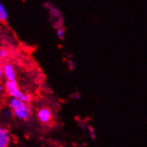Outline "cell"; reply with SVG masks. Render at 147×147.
Instances as JSON below:
<instances>
[{"mask_svg":"<svg viewBox=\"0 0 147 147\" xmlns=\"http://www.w3.org/2000/svg\"><path fill=\"white\" fill-rule=\"evenodd\" d=\"M56 34H57V37L59 38H64L65 37V30L63 25H57L56 26Z\"/></svg>","mask_w":147,"mask_h":147,"instance_id":"7","label":"cell"},{"mask_svg":"<svg viewBox=\"0 0 147 147\" xmlns=\"http://www.w3.org/2000/svg\"><path fill=\"white\" fill-rule=\"evenodd\" d=\"M88 132H89V135L91 136V138H96V131H94V129L92 127H88Z\"/></svg>","mask_w":147,"mask_h":147,"instance_id":"9","label":"cell"},{"mask_svg":"<svg viewBox=\"0 0 147 147\" xmlns=\"http://www.w3.org/2000/svg\"><path fill=\"white\" fill-rule=\"evenodd\" d=\"M37 118L41 124H48L53 119V114H52V111L49 108L42 107L38 110Z\"/></svg>","mask_w":147,"mask_h":147,"instance_id":"3","label":"cell"},{"mask_svg":"<svg viewBox=\"0 0 147 147\" xmlns=\"http://www.w3.org/2000/svg\"><path fill=\"white\" fill-rule=\"evenodd\" d=\"M3 78H4V76H3V71H2V68L0 67V82L2 81V80H3Z\"/></svg>","mask_w":147,"mask_h":147,"instance_id":"10","label":"cell"},{"mask_svg":"<svg viewBox=\"0 0 147 147\" xmlns=\"http://www.w3.org/2000/svg\"><path fill=\"white\" fill-rule=\"evenodd\" d=\"M11 143V136L8 129L0 126V147H9Z\"/></svg>","mask_w":147,"mask_h":147,"instance_id":"5","label":"cell"},{"mask_svg":"<svg viewBox=\"0 0 147 147\" xmlns=\"http://www.w3.org/2000/svg\"><path fill=\"white\" fill-rule=\"evenodd\" d=\"M0 63H1V60H0Z\"/></svg>","mask_w":147,"mask_h":147,"instance_id":"12","label":"cell"},{"mask_svg":"<svg viewBox=\"0 0 147 147\" xmlns=\"http://www.w3.org/2000/svg\"><path fill=\"white\" fill-rule=\"evenodd\" d=\"M9 56V51L5 48H0V60H4L6 59Z\"/></svg>","mask_w":147,"mask_h":147,"instance_id":"8","label":"cell"},{"mask_svg":"<svg viewBox=\"0 0 147 147\" xmlns=\"http://www.w3.org/2000/svg\"><path fill=\"white\" fill-rule=\"evenodd\" d=\"M8 18V13L7 11L5 8V6L0 3V22H5Z\"/></svg>","mask_w":147,"mask_h":147,"instance_id":"6","label":"cell"},{"mask_svg":"<svg viewBox=\"0 0 147 147\" xmlns=\"http://www.w3.org/2000/svg\"><path fill=\"white\" fill-rule=\"evenodd\" d=\"M1 68L3 71V76L6 80V81H14L16 80V71L13 64L5 63Z\"/></svg>","mask_w":147,"mask_h":147,"instance_id":"4","label":"cell"},{"mask_svg":"<svg viewBox=\"0 0 147 147\" xmlns=\"http://www.w3.org/2000/svg\"><path fill=\"white\" fill-rule=\"evenodd\" d=\"M5 89H4V85H2L1 83H0V93L3 92Z\"/></svg>","mask_w":147,"mask_h":147,"instance_id":"11","label":"cell"},{"mask_svg":"<svg viewBox=\"0 0 147 147\" xmlns=\"http://www.w3.org/2000/svg\"><path fill=\"white\" fill-rule=\"evenodd\" d=\"M4 89L11 98H14V99H17L19 101L24 102H28V103L31 100V97L30 94H26L25 92H23L20 89L16 80L6 81L4 85Z\"/></svg>","mask_w":147,"mask_h":147,"instance_id":"2","label":"cell"},{"mask_svg":"<svg viewBox=\"0 0 147 147\" xmlns=\"http://www.w3.org/2000/svg\"><path fill=\"white\" fill-rule=\"evenodd\" d=\"M12 114L21 120H28L31 117V108L28 102H24L14 98H10L8 102Z\"/></svg>","mask_w":147,"mask_h":147,"instance_id":"1","label":"cell"}]
</instances>
